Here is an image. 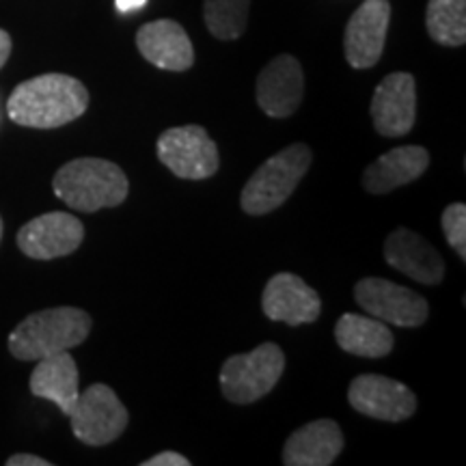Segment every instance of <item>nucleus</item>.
I'll list each match as a JSON object with an SVG mask.
<instances>
[{
    "label": "nucleus",
    "mask_w": 466,
    "mask_h": 466,
    "mask_svg": "<svg viewBox=\"0 0 466 466\" xmlns=\"http://www.w3.org/2000/svg\"><path fill=\"white\" fill-rule=\"evenodd\" d=\"M89 106V91L66 74H44L17 85L7 100V115L17 126L52 130L78 119Z\"/></svg>",
    "instance_id": "nucleus-1"
},
{
    "label": "nucleus",
    "mask_w": 466,
    "mask_h": 466,
    "mask_svg": "<svg viewBox=\"0 0 466 466\" xmlns=\"http://www.w3.org/2000/svg\"><path fill=\"white\" fill-rule=\"evenodd\" d=\"M93 319L83 309L55 307L31 313L9 335V352L20 360H39L80 346L91 333Z\"/></svg>",
    "instance_id": "nucleus-2"
},
{
    "label": "nucleus",
    "mask_w": 466,
    "mask_h": 466,
    "mask_svg": "<svg viewBox=\"0 0 466 466\" xmlns=\"http://www.w3.org/2000/svg\"><path fill=\"white\" fill-rule=\"evenodd\" d=\"M55 195L76 212H97L116 208L126 201V173L113 162L102 158H78L58 168L52 182Z\"/></svg>",
    "instance_id": "nucleus-3"
},
{
    "label": "nucleus",
    "mask_w": 466,
    "mask_h": 466,
    "mask_svg": "<svg viewBox=\"0 0 466 466\" xmlns=\"http://www.w3.org/2000/svg\"><path fill=\"white\" fill-rule=\"evenodd\" d=\"M311 160L313 154L305 143L289 145L268 158L244 186L240 197L244 212L250 217H264L281 208L302 182Z\"/></svg>",
    "instance_id": "nucleus-4"
},
{
    "label": "nucleus",
    "mask_w": 466,
    "mask_h": 466,
    "mask_svg": "<svg viewBox=\"0 0 466 466\" xmlns=\"http://www.w3.org/2000/svg\"><path fill=\"white\" fill-rule=\"evenodd\" d=\"M285 371V354L277 343H261L247 354L227 359L220 370V389L233 404H253L272 391Z\"/></svg>",
    "instance_id": "nucleus-5"
},
{
    "label": "nucleus",
    "mask_w": 466,
    "mask_h": 466,
    "mask_svg": "<svg viewBox=\"0 0 466 466\" xmlns=\"http://www.w3.org/2000/svg\"><path fill=\"white\" fill-rule=\"evenodd\" d=\"M67 417L72 421L76 439L91 447H102L116 441L126 432L130 421L126 406L106 384H91L89 389H85Z\"/></svg>",
    "instance_id": "nucleus-6"
},
{
    "label": "nucleus",
    "mask_w": 466,
    "mask_h": 466,
    "mask_svg": "<svg viewBox=\"0 0 466 466\" xmlns=\"http://www.w3.org/2000/svg\"><path fill=\"white\" fill-rule=\"evenodd\" d=\"M158 158L182 179H208L218 171V147L206 127L182 126L162 132Z\"/></svg>",
    "instance_id": "nucleus-7"
},
{
    "label": "nucleus",
    "mask_w": 466,
    "mask_h": 466,
    "mask_svg": "<svg viewBox=\"0 0 466 466\" xmlns=\"http://www.w3.org/2000/svg\"><path fill=\"white\" fill-rule=\"evenodd\" d=\"M354 299L371 318L401 329L425 324L430 313L428 300L417 291L378 277L360 279L354 288Z\"/></svg>",
    "instance_id": "nucleus-8"
},
{
    "label": "nucleus",
    "mask_w": 466,
    "mask_h": 466,
    "mask_svg": "<svg viewBox=\"0 0 466 466\" xmlns=\"http://www.w3.org/2000/svg\"><path fill=\"white\" fill-rule=\"evenodd\" d=\"M348 401L360 415L389 423L404 421L417 410L415 393L406 384L378 374L354 378L348 389Z\"/></svg>",
    "instance_id": "nucleus-9"
},
{
    "label": "nucleus",
    "mask_w": 466,
    "mask_h": 466,
    "mask_svg": "<svg viewBox=\"0 0 466 466\" xmlns=\"http://www.w3.org/2000/svg\"><path fill=\"white\" fill-rule=\"evenodd\" d=\"M370 113L380 137L398 138L410 132L417 116V83L412 74H389L376 86Z\"/></svg>",
    "instance_id": "nucleus-10"
},
{
    "label": "nucleus",
    "mask_w": 466,
    "mask_h": 466,
    "mask_svg": "<svg viewBox=\"0 0 466 466\" xmlns=\"http://www.w3.org/2000/svg\"><path fill=\"white\" fill-rule=\"evenodd\" d=\"M85 225L67 212H48L17 231V247L26 258L56 259L83 244Z\"/></svg>",
    "instance_id": "nucleus-11"
},
{
    "label": "nucleus",
    "mask_w": 466,
    "mask_h": 466,
    "mask_svg": "<svg viewBox=\"0 0 466 466\" xmlns=\"http://www.w3.org/2000/svg\"><path fill=\"white\" fill-rule=\"evenodd\" d=\"M389 22H391L389 0H365L354 11L346 26V37H343V48H346L350 66L354 69H367L380 61Z\"/></svg>",
    "instance_id": "nucleus-12"
},
{
    "label": "nucleus",
    "mask_w": 466,
    "mask_h": 466,
    "mask_svg": "<svg viewBox=\"0 0 466 466\" xmlns=\"http://www.w3.org/2000/svg\"><path fill=\"white\" fill-rule=\"evenodd\" d=\"M261 309L272 322L300 326L316 322L322 311V300L318 291L309 288L300 277L279 272L266 283Z\"/></svg>",
    "instance_id": "nucleus-13"
},
{
    "label": "nucleus",
    "mask_w": 466,
    "mask_h": 466,
    "mask_svg": "<svg viewBox=\"0 0 466 466\" xmlns=\"http://www.w3.org/2000/svg\"><path fill=\"white\" fill-rule=\"evenodd\" d=\"M305 96V76L291 55L272 58L258 78V104L268 116L285 119L299 110Z\"/></svg>",
    "instance_id": "nucleus-14"
},
{
    "label": "nucleus",
    "mask_w": 466,
    "mask_h": 466,
    "mask_svg": "<svg viewBox=\"0 0 466 466\" xmlns=\"http://www.w3.org/2000/svg\"><path fill=\"white\" fill-rule=\"evenodd\" d=\"M384 259L395 270L404 272L412 281L423 285H436L445 277V261L441 253L419 233L404 229H395L384 242Z\"/></svg>",
    "instance_id": "nucleus-15"
},
{
    "label": "nucleus",
    "mask_w": 466,
    "mask_h": 466,
    "mask_svg": "<svg viewBox=\"0 0 466 466\" xmlns=\"http://www.w3.org/2000/svg\"><path fill=\"white\" fill-rule=\"evenodd\" d=\"M137 46L151 66L167 72H186L195 63L190 37L173 20H156L138 28Z\"/></svg>",
    "instance_id": "nucleus-16"
},
{
    "label": "nucleus",
    "mask_w": 466,
    "mask_h": 466,
    "mask_svg": "<svg viewBox=\"0 0 466 466\" xmlns=\"http://www.w3.org/2000/svg\"><path fill=\"white\" fill-rule=\"evenodd\" d=\"M343 450L341 428L333 419H318L302 425L283 447L285 466H329Z\"/></svg>",
    "instance_id": "nucleus-17"
},
{
    "label": "nucleus",
    "mask_w": 466,
    "mask_h": 466,
    "mask_svg": "<svg viewBox=\"0 0 466 466\" xmlns=\"http://www.w3.org/2000/svg\"><path fill=\"white\" fill-rule=\"evenodd\" d=\"M430 165V154L419 145L395 147L371 162L363 173V186L371 195L391 192L421 177Z\"/></svg>",
    "instance_id": "nucleus-18"
},
{
    "label": "nucleus",
    "mask_w": 466,
    "mask_h": 466,
    "mask_svg": "<svg viewBox=\"0 0 466 466\" xmlns=\"http://www.w3.org/2000/svg\"><path fill=\"white\" fill-rule=\"evenodd\" d=\"M78 380V367L69 350H66L37 360L31 376V391L37 398L55 401L61 412L69 415L80 395Z\"/></svg>",
    "instance_id": "nucleus-19"
},
{
    "label": "nucleus",
    "mask_w": 466,
    "mask_h": 466,
    "mask_svg": "<svg viewBox=\"0 0 466 466\" xmlns=\"http://www.w3.org/2000/svg\"><path fill=\"white\" fill-rule=\"evenodd\" d=\"M335 339L343 352L363 359L387 357L393 350V333L389 326L376 318L359 313H343L337 319Z\"/></svg>",
    "instance_id": "nucleus-20"
},
{
    "label": "nucleus",
    "mask_w": 466,
    "mask_h": 466,
    "mask_svg": "<svg viewBox=\"0 0 466 466\" xmlns=\"http://www.w3.org/2000/svg\"><path fill=\"white\" fill-rule=\"evenodd\" d=\"M425 26L436 44L458 48L466 42V0H430Z\"/></svg>",
    "instance_id": "nucleus-21"
},
{
    "label": "nucleus",
    "mask_w": 466,
    "mask_h": 466,
    "mask_svg": "<svg viewBox=\"0 0 466 466\" xmlns=\"http://www.w3.org/2000/svg\"><path fill=\"white\" fill-rule=\"evenodd\" d=\"M250 0H203L208 31L217 39L231 42L247 31Z\"/></svg>",
    "instance_id": "nucleus-22"
},
{
    "label": "nucleus",
    "mask_w": 466,
    "mask_h": 466,
    "mask_svg": "<svg viewBox=\"0 0 466 466\" xmlns=\"http://www.w3.org/2000/svg\"><path fill=\"white\" fill-rule=\"evenodd\" d=\"M442 231H445L447 242L456 250L460 259H466V206L464 203H451L445 208L441 217Z\"/></svg>",
    "instance_id": "nucleus-23"
},
{
    "label": "nucleus",
    "mask_w": 466,
    "mask_h": 466,
    "mask_svg": "<svg viewBox=\"0 0 466 466\" xmlns=\"http://www.w3.org/2000/svg\"><path fill=\"white\" fill-rule=\"evenodd\" d=\"M143 466H190V460L177 451H162L158 456L145 460Z\"/></svg>",
    "instance_id": "nucleus-24"
},
{
    "label": "nucleus",
    "mask_w": 466,
    "mask_h": 466,
    "mask_svg": "<svg viewBox=\"0 0 466 466\" xmlns=\"http://www.w3.org/2000/svg\"><path fill=\"white\" fill-rule=\"evenodd\" d=\"M7 466H50V462L31 453H15L7 460Z\"/></svg>",
    "instance_id": "nucleus-25"
},
{
    "label": "nucleus",
    "mask_w": 466,
    "mask_h": 466,
    "mask_svg": "<svg viewBox=\"0 0 466 466\" xmlns=\"http://www.w3.org/2000/svg\"><path fill=\"white\" fill-rule=\"evenodd\" d=\"M9 55H11V37L7 31L0 28V69H3L5 63H7Z\"/></svg>",
    "instance_id": "nucleus-26"
},
{
    "label": "nucleus",
    "mask_w": 466,
    "mask_h": 466,
    "mask_svg": "<svg viewBox=\"0 0 466 466\" xmlns=\"http://www.w3.org/2000/svg\"><path fill=\"white\" fill-rule=\"evenodd\" d=\"M115 5L121 14H130V11L143 9L147 5V0H115Z\"/></svg>",
    "instance_id": "nucleus-27"
},
{
    "label": "nucleus",
    "mask_w": 466,
    "mask_h": 466,
    "mask_svg": "<svg viewBox=\"0 0 466 466\" xmlns=\"http://www.w3.org/2000/svg\"><path fill=\"white\" fill-rule=\"evenodd\" d=\"M0 240H3V218H0Z\"/></svg>",
    "instance_id": "nucleus-28"
}]
</instances>
